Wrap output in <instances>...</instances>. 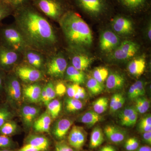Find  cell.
I'll use <instances>...</instances> for the list:
<instances>
[{
	"label": "cell",
	"instance_id": "ba28073f",
	"mask_svg": "<svg viewBox=\"0 0 151 151\" xmlns=\"http://www.w3.org/2000/svg\"><path fill=\"white\" fill-rule=\"evenodd\" d=\"M78 8L92 17H100L109 9L108 0H73Z\"/></svg>",
	"mask_w": 151,
	"mask_h": 151
},
{
	"label": "cell",
	"instance_id": "44dd1931",
	"mask_svg": "<svg viewBox=\"0 0 151 151\" xmlns=\"http://www.w3.org/2000/svg\"><path fill=\"white\" fill-rule=\"evenodd\" d=\"M121 6L127 10L141 12L147 7L148 0H117Z\"/></svg>",
	"mask_w": 151,
	"mask_h": 151
},
{
	"label": "cell",
	"instance_id": "5b68a950",
	"mask_svg": "<svg viewBox=\"0 0 151 151\" xmlns=\"http://www.w3.org/2000/svg\"><path fill=\"white\" fill-rule=\"evenodd\" d=\"M68 67L67 60L61 52H56L47 56L44 73L53 78H62Z\"/></svg>",
	"mask_w": 151,
	"mask_h": 151
},
{
	"label": "cell",
	"instance_id": "9f6ffc18",
	"mask_svg": "<svg viewBox=\"0 0 151 151\" xmlns=\"http://www.w3.org/2000/svg\"><path fill=\"white\" fill-rule=\"evenodd\" d=\"M138 128L140 132L143 133L151 131V126L139 124Z\"/></svg>",
	"mask_w": 151,
	"mask_h": 151
},
{
	"label": "cell",
	"instance_id": "f546056e",
	"mask_svg": "<svg viewBox=\"0 0 151 151\" xmlns=\"http://www.w3.org/2000/svg\"><path fill=\"white\" fill-rule=\"evenodd\" d=\"M17 124L12 120H9L0 127V134L10 137L17 131Z\"/></svg>",
	"mask_w": 151,
	"mask_h": 151
},
{
	"label": "cell",
	"instance_id": "3957f363",
	"mask_svg": "<svg viewBox=\"0 0 151 151\" xmlns=\"http://www.w3.org/2000/svg\"><path fill=\"white\" fill-rule=\"evenodd\" d=\"M0 45L22 54L29 48L14 23L0 26Z\"/></svg>",
	"mask_w": 151,
	"mask_h": 151
},
{
	"label": "cell",
	"instance_id": "52a82bcc",
	"mask_svg": "<svg viewBox=\"0 0 151 151\" xmlns=\"http://www.w3.org/2000/svg\"><path fill=\"white\" fill-rule=\"evenodd\" d=\"M12 72L14 73L20 81L25 84L39 82L44 77L43 72L22 61L17 65Z\"/></svg>",
	"mask_w": 151,
	"mask_h": 151
},
{
	"label": "cell",
	"instance_id": "2e32d148",
	"mask_svg": "<svg viewBox=\"0 0 151 151\" xmlns=\"http://www.w3.org/2000/svg\"><path fill=\"white\" fill-rule=\"evenodd\" d=\"M112 27L117 33L121 35H127L132 33L133 26L132 21L125 17H116L112 23Z\"/></svg>",
	"mask_w": 151,
	"mask_h": 151
},
{
	"label": "cell",
	"instance_id": "db71d44e",
	"mask_svg": "<svg viewBox=\"0 0 151 151\" xmlns=\"http://www.w3.org/2000/svg\"><path fill=\"white\" fill-rule=\"evenodd\" d=\"M139 124L151 126V115H147L141 119Z\"/></svg>",
	"mask_w": 151,
	"mask_h": 151
},
{
	"label": "cell",
	"instance_id": "7a4b0ae2",
	"mask_svg": "<svg viewBox=\"0 0 151 151\" xmlns=\"http://www.w3.org/2000/svg\"><path fill=\"white\" fill-rule=\"evenodd\" d=\"M58 23L70 50H77L92 44V31L84 19L74 11H68Z\"/></svg>",
	"mask_w": 151,
	"mask_h": 151
},
{
	"label": "cell",
	"instance_id": "277c9868",
	"mask_svg": "<svg viewBox=\"0 0 151 151\" xmlns=\"http://www.w3.org/2000/svg\"><path fill=\"white\" fill-rule=\"evenodd\" d=\"M32 4L49 19L58 22L70 10L64 0H32Z\"/></svg>",
	"mask_w": 151,
	"mask_h": 151
},
{
	"label": "cell",
	"instance_id": "74e56055",
	"mask_svg": "<svg viewBox=\"0 0 151 151\" xmlns=\"http://www.w3.org/2000/svg\"><path fill=\"white\" fill-rule=\"evenodd\" d=\"M14 146V142L10 137L0 134V149H12Z\"/></svg>",
	"mask_w": 151,
	"mask_h": 151
},
{
	"label": "cell",
	"instance_id": "ac0fdd59",
	"mask_svg": "<svg viewBox=\"0 0 151 151\" xmlns=\"http://www.w3.org/2000/svg\"><path fill=\"white\" fill-rule=\"evenodd\" d=\"M52 118L48 111L42 113L36 119L32 127L36 132L39 133H48L50 129Z\"/></svg>",
	"mask_w": 151,
	"mask_h": 151
},
{
	"label": "cell",
	"instance_id": "8fae6325",
	"mask_svg": "<svg viewBox=\"0 0 151 151\" xmlns=\"http://www.w3.org/2000/svg\"><path fill=\"white\" fill-rule=\"evenodd\" d=\"M139 46L131 41H124L113 50V59L118 60H127L132 58L137 52Z\"/></svg>",
	"mask_w": 151,
	"mask_h": 151
},
{
	"label": "cell",
	"instance_id": "8992f818",
	"mask_svg": "<svg viewBox=\"0 0 151 151\" xmlns=\"http://www.w3.org/2000/svg\"><path fill=\"white\" fill-rule=\"evenodd\" d=\"M4 91L6 102L10 106H18L20 105L22 96V86L20 81L13 72L6 74Z\"/></svg>",
	"mask_w": 151,
	"mask_h": 151
},
{
	"label": "cell",
	"instance_id": "f907efd6",
	"mask_svg": "<svg viewBox=\"0 0 151 151\" xmlns=\"http://www.w3.org/2000/svg\"><path fill=\"white\" fill-rule=\"evenodd\" d=\"M123 96V95L121 93H116V94H113L112 97H111V102H110V109H111L114 105H116L117 101Z\"/></svg>",
	"mask_w": 151,
	"mask_h": 151
},
{
	"label": "cell",
	"instance_id": "6f0895ef",
	"mask_svg": "<svg viewBox=\"0 0 151 151\" xmlns=\"http://www.w3.org/2000/svg\"><path fill=\"white\" fill-rule=\"evenodd\" d=\"M100 151H116V149L113 146L107 145L103 147Z\"/></svg>",
	"mask_w": 151,
	"mask_h": 151
},
{
	"label": "cell",
	"instance_id": "c3c4849f",
	"mask_svg": "<svg viewBox=\"0 0 151 151\" xmlns=\"http://www.w3.org/2000/svg\"><path fill=\"white\" fill-rule=\"evenodd\" d=\"M86 92L85 89L81 86H79L78 87V90L76 94L74 95L73 98L80 100V99H84L86 96Z\"/></svg>",
	"mask_w": 151,
	"mask_h": 151
},
{
	"label": "cell",
	"instance_id": "be15d7a7",
	"mask_svg": "<svg viewBox=\"0 0 151 151\" xmlns=\"http://www.w3.org/2000/svg\"><path fill=\"white\" fill-rule=\"evenodd\" d=\"M41 151H45V150Z\"/></svg>",
	"mask_w": 151,
	"mask_h": 151
},
{
	"label": "cell",
	"instance_id": "d4e9b609",
	"mask_svg": "<svg viewBox=\"0 0 151 151\" xmlns=\"http://www.w3.org/2000/svg\"><path fill=\"white\" fill-rule=\"evenodd\" d=\"M145 67V60L142 58H140L132 60L128 65V69L132 75L139 76L144 73Z\"/></svg>",
	"mask_w": 151,
	"mask_h": 151
},
{
	"label": "cell",
	"instance_id": "1f68e13d",
	"mask_svg": "<svg viewBox=\"0 0 151 151\" xmlns=\"http://www.w3.org/2000/svg\"><path fill=\"white\" fill-rule=\"evenodd\" d=\"M135 109L138 113L144 114L150 108V102L148 99L141 97L135 99Z\"/></svg>",
	"mask_w": 151,
	"mask_h": 151
},
{
	"label": "cell",
	"instance_id": "7c38bea8",
	"mask_svg": "<svg viewBox=\"0 0 151 151\" xmlns=\"http://www.w3.org/2000/svg\"><path fill=\"white\" fill-rule=\"evenodd\" d=\"M120 43L118 36L111 31H105L100 36V45L102 51L107 52L113 51Z\"/></svg>",
	"mask_w": 151,
	"mask_h": 151
},
{
	"label": "cell",
	"instance_id": "f35d334b",
	"mask_svg": "<svg viewBox=\"0 0 151 151\" xmlns=\"http://www.w3.org/2000/svg\"><path fill=\"white\" fill-rule=\"evenodd\" d=\"M137 112L134 107H128L124 108L123 111L119 113V118L120 120L121 124H122L130 116Z\"/></svg>",
	"mask_w": 151,
	"mask_h": 151
},
{
	"label": "cell",
	"instance_id": "ab89813d",
	"mask_svg": "<svg viewBox=\"0 0 151 151\" xmlns=\"http://www.w3.org/2000/svg\"><path fill=\"white\" fill-rule=\"evenodd\" d=\"M32 0H6V2L9 5L14 11L23 6L32 3Z\"/></svg>",
	"mask_w": 151,
	"mask_h": 151
},
{
	"label": "cell",
	"instance_id": "4316f807",
	"mask_svg": "<svg viewBox=\"0 0 151 151\" xmlns=\"http://www.w3.org/2000/svg\"><path fill=\"white\" fill-rule=\"evenodd\" d=\"M13 116L10 105L7 102L0 103V127L6 122L12 120Z\"/></svg>",
	"mask_w": 151,
	"mask_h": 151
},
{
	"label": "cell",
	"instance_id": "f1b7e54d",
	"mask_svg": "<svg viewBox=\"0 0 151 151\" xmlns=\"http://www.w3.org/2000/svg\"><path fill=\"white\" fill-rule=\"evenodd\" d=\"M101 118L100 114L94 111H89L84 113L80 118V121L88 126H93L100 122Z\"/></svg>",
	"mask_w": 151,
	"mask_h": 151
},
{
	"label": "cell",
	"instance_id": "9a60e30c",
	"mask_svg": "<svg viewBox=\"0 0 151 151\" xmlns=\"http://www.w3.org/2000/svg\"><path fill=\"white\" fill-rule=\"evenodd\" d=\"M42 87L39 82L26 84L23 88V94L25 98L30 103H38L41 101Z\"/></svg>",
	"mask_w": 151,
	"mask_h": 151
},
{
	"label": "cell",
	"instance_id": "7402d4cb",
	"mask_svg": "<svg viewBox=\"0 0 151 151\" xmlns=\"http://www.w3.org/2000/svg\"><path fill=\"white\" fill-rule=\"evenodd\" d=\"M125 78L122 74L113 72L108 75L106 79V87L109 90H116L123 88Z\"/></svg>",
	"mask_w": 151,
	"mask_h": 151
},
{
	"label": "cell",
	"instance_id": "ffe728a7",
	"mask_svg": "<svg viewBox=\"0 0 151 151\" xmlns=\"http://www.w3.org/2000/svg\"><path fill=\"white\" fill-rule=\"evenodd\" d=\"M104 133L108 139L115 144L122 142L125 138L124 131L113 125L106 126L104 129Z\"/></svg>",
	"mask_w": 151,
	"mask_h": 151
},
{
	"label": "cell",
	"instance_id": "cb8c5ba5",
	"mask_svg": "<svg viewBox=\"0 0 151 151\" xmlns=\"http://www.w3.org/2000/svg\"><path fill=\"white\" fill-rule=\"evenodd\" d=\"M25 145L40 148L46 150L50 145L48 139L43 136L38 135H30L25 139Z\"/></svg>",
	"mask_w": 151,
	"mask_h": 151
},
{
	"label": "cell",
	"instance_id": "6da1fadb",
	"mask_svg": "<svg viewBox=\"0 0 151 151\" xmlns=\"http://www.w3.org/2000/svg\"><path fill=\"white\" fill-rule=\"evenodd\" d=\"M12 16L29 48L46 55L56 52L58 40L54 27L32 3L15 10Z\"/></svg>",
	"mask_w": 151,
	"mask_h": 151
},
{
	"label": "cell",
	"instance_id": "836d02e7",
	"mask_svg": "<svg viewBox=\"0 0 151 151\" xmlns=\"http://www.w3.org/2000/svg\"><path fill=\"white\" fill-rule=\"evenodd\" d=\"M83 106V103L79 100L69 98L65 100V109L68 112L72 113L79 111L82 109Z\"/></svg>",
	"mask_w": 151,
	"mask_h": 151
},
{
	"label": "cell",
	"instance_id": "e0dca14e",
	"mask_svg": "<svg viewBox=\"0 0 151 151\" xmlns=\"http://www.w3.org/2000/svg\"><path fill=\"white\" fill-rule=\"evenodd\" d=\"M73 53L70 55L71 65L76 69L84 71L90 66L92 62V58L85 55L78 53L76 50H70Z\"/></svg>",
	"mask_w": 151,
	"mask_h": 151
},
{
	"label": "cell",
	"instance_id": "5bb4252c",
	"mask_svg": "<svg viewBox=\"0 0 151 151\" xmlns=\"http://www.w3.org/2000/svg\"><path fill=\"white\" fill-rule=\"evenodd\" d=\"M21 116L25 127L29 129L40 113L39 108L29 105H23L21 109Z\"/></svg>",
	"mask_w": 151,
	"mask_h": 151
},
{
	"label": "cell",
	"instance_id": "f5cc1de1",
	"mask_svg": "<svg viewBox=\"0 0 151 151\" xmlns=\"http://www.w3.org/2000/svg\"><path fill=\"white\" fill-rule=\"evenodd\" d=\"M41 101H42L44 104L46 105H48V103L50 102L49 100L48 97H47L44 86L42 87V90L41 94Z\"/></svg>",
	"mask_w": 151,
	"mask_h": 151
},
{
	"label": "cell",
	"instance_id": "7bdbcfd3",
	"mask_svg": "<svg viewBox=\"0 0 151 151\" xmlns=\"http://www.w3.org/2000/svg\"><path fill=\"white\" fill-rule=\"evenodd\" d=\"M138 117V113L137 112H136L121 124L122 126H125V127H132L136 124L137 120Z\"/></svg>",
	"mask_w": 151,
	"mask_h": 151
},
{
	"label": "cell",
	"instance_id": "11a10c76",
	"mask_svg": "<svg viewBox=\"0 0 151 151\" xmlns=\"http://www.w3.org/2000/svg\"><path fill=\"white\" fill-rule=\"evenodd\" d=\"M143 140L147 144L151 145V131L145 132L143 134Z\"/></svg>",
	"mask_w": 151,
	"mask_h": 151
},
{
	"label": "cell",
	"instance_id": "680465c9",
	"mask_svg": "<svg viewBox=\"0 0 151 151\" xmlns=\"http://www.w3.org/2000/svg\"><path fill=\"white\" fill-rule=\"evenodd\" d=\"M136 151H151V148L149 146H142L137 149Z\"/></svg>",
	"mask_w": 151,
	"mask_h": 151
},
{
	"label": "cell",
	"instance_id": "681fc988",
	"mask_svg": "<svg viewBox=\"0 0 151 151\" xmlns=\"http://www.w3.org/2000/svg\"><path fill=\"white\" fill-rule=\"evenodd\" d=\"M55 151H74L73 149L67 145L63 143L57 144Z\"/></svg>",
	"mask_w": 151,
	"mask_h": 151
},
{
	"label": "cell",
	"instance_id": "60d3db41",
	"mask_svg": "<svg viewBox=\"0 0 151 151\" xmlns=\"http://www.w3.org/2000/svg\"><path fill=\"white\" fill-rule=\"evenodd\" d=\"M44 87L50 101L54 100L56 95L54 83L52 81H49L45 85Z\"/></svg>",
	"mask_w": 151,
	"mask_h": 151
},
{
	"label": "cell",
	"instance_id": "ee69618b",
	"mask_svg": "<svg viewBox=\"0 0 151 151\" xmlns=\"http://www.w3.org/2000/svg\"><path fill=\"white\" fill-rule=\"evenodd\" d=\"M55 89L56 95L62 97L66 93L67 88L63 83L59 82L55 86Z\"/></svg>",
	"mask_w": 151,
	"mask_h": 151
},
{
	"label": "cell",
	"instance_id": "bcb514c9",
	"mask_svg": "<svg viewBox=\"0 0 151 151\" xmlns=\"http://www.w3.org/2000/svg\"><path fill=\"white\" fill-rule=\"evenodd\" d=\"M125 102V98L124 96H122L120 99H119V100L117 101L116 103V105H114V106L110 109L111 112L112 113H114V112H116V111H118L119 109H121V108L123 107V105H124V103Z\"/></svg>",
	"mask_w": 151,
	"mask_h": 151
},
{
	"label": "cell",
	"instance_id": "8d00e7d4",
	"mask_svg": "<svg viewBox=\"0 0 151 151\" xmlns=\"http://www.w3.org/2000/svg\"><path fill=\"white\" fill-rule=\"evenodd\" d=\"M14 10L6 3H0V22L10 15H12Z\"/></svg>",
	"mask_w": 151,
	"mask_h": 151
},
{
	"label": "cell",
	"instance_id": "d590c367",
	"mask_svg": "<svg viewBox=\"0 0 151 151\" xmlns=\"http://www.w3.org/2000/svg\"><path fill=\"white\" fill-rule=\"evenodd\" d=\"M108 75L109 72L108 69L104 67L96 68L93 72V78L102 84L106 80Z\"/></svg>",
	"mask_w": 151,
	"mask_h": 151
},
{
	"label": "cell",
	"instance_id": "94428289",
	"mask_svg": "<svg viewBox=\"0 0 151 151\" xmlns=\"http://www.w3.org/2000/svg\"><path fill=\"white\" fill-rule=\"evenodd\" d=\"M0 151H14L12 149H0Z\"/></svg>",
	"mask_w": 151,
	"mask_h": 151
},
{
	"label": "cell",
	"instance_id": "603a6c76",
	"mask_svg": "<svg viewBox=\"0 0 151 151\" xmlns=\"http://www.w3.org/2000/svg\"><path fill=\"white\" fill-rule=\"evenodd\" d=\"M65 77L68 81L74 84L79 85L84 84L85 80V76L83 71L78 70L73 65L68 66L65 70Z\"/></svg>",
	"mask_w": 151,
	"mask_h": 151
},
{
	"label": "cell",
	"instance_id": "6125c7cd",
	"mask_svg": "<svg viewBox=\"0 0 151 151\" xmlns=\"http://www.w3.org/2000/svg\"><path fill=\"white\" fill-rule=\"evenodd\" d=\"M6 0H0V3H6Z\"/></svg>",
	"mask_w": 151,
	"mask_h": 151
},
{
	"label": "cell",
	"instance_id": "d6986e66",
	"mask_svg": "<svg viewBox=\"0 0 151 151\" xmlns=\"http://www.w3.org/2000/svg\"><path fill=\"white\" fill-rule=\"evenodd\" d=\"M72 125V121L70 119H60L55 124L52 129V134L56 139H62L67 134Z\"/></svg>",
	"mask_w": 151,
	"mask_h": 151
},
{
	"label": "cell",
	"instance_id": "7dc6e473",
	"mask_svg": "<svg viewBox=\"0 0 151 151\" xmlns=\"http://www.w3.org/2000/svg\"><path fill=\"white\" fill-rule=\"evenodd\" d=\"M6 74V73L4 71L0 69V95L4 94V85Z\"/></svg>",
	"mask_w": 151,
	"mask_h": 151
},
{
	"label": "cell",
	"instance_id": "e575fe53",
	"mask_svg": "<svg viewBox=\"0 0 151 151\" xmlns=\"http://www.w3.org/2000/svg\"><path fill=\"white\" fill-rule=\"evenodd\" d=\"M108 99L106 97L98 98L93 104V109L94 112L98 114L104 113L108 108Z\"/></svg>",
	"mask_w": 151,
	"mask_h": 151
},
{
	"label": "cell",
	"instance_id": "b9f144b4",
	"mask_svg": "<svg viewBox=\"0 0 151 151\" xmlns=\"http://www.w3.org/2000/svg\"><path fill=\"white\" fill-rule=\"evenodd\" d=\"M139 146V142L137 139L136 138L132 137L129 138L126 141L124 147L127 150L133 151L136 150L138 148Z\"/></svg>",
	"mask_w": 151,
	"mask_h": 151
},
{
	"label": "cell",
	"instance_id": "30bf717a",
	"mask_svg": "<svg viewBox=\"0 0 151 151\" xmlns=\"http://www.w3.org/2000/svg\"><path fill=\"white\" fill-rule=\"evenodd\" d=\"M22 55V62L44 73L47 55L31 48L26 50Z\"/></svg>",
	"mask_w": 151,
	"mask_h": 151
},
{
	"label": "cell",
	"instance_id": "816d5d0a",
	"mask_svg": "<svg viewBox=\"0 0 151 151\" xmlns=\"http://www.w3.org/2000/svg\"><path fill=\"white\" fill-rule=\"evenodd\" d=\"M44 150L40 148L36 147L29 145H24L22 147L17 151H41Z\"/></svg>",
	"mask_w": 151,
	"mask_h": 151
},
{
	"label": "cell",
	"instance_id": "83f0119b",
	"mask_svg": "<svg viewBox=\"0 0 151 151\" xmlns=\"http://www.w3.org/2000/svg\"><path fill=\"white\" fill-rule=\"evenodd\" d=\"M104 135L102 130L99 127H96L91 133L90 147L95 148L100 146L104 141Z\"/></svg>",
	"mask_w": 151,
	"mask_h": 151
},
{
	"label": "cell",
	"instance_id": "484cf974",
	"mask_svg": "<svg viewBox=\"0 0 151 151\" xmlns=\"http://www.w3.org/2000/svg\"><path fill=\"white\" fill-rule=\"evenodd\" d=\"M145 93V89L144 82L138 81L130 86L128 91V97L131 100H135L138 97H142Z\"/></svg>",
	"mask_w": 151,
	"mask_h": 151
},
{
	"label": "cell",
	"instance_id": "4dcf8cb0",
	"mask_svg": "<svg viewBox=\"0 0 151 151\" xmlns=\"http://www.w3.org/2000/svg\"><path fill=\"white\" fill-rule=\"evenodd\" d=\"M47 106V111L51 118L53 119H56L61 110L62 104L60 101L57 99H54L50 101Z\"/></svg>",
	"mask_w": 151,
	"mask_h": 151
},
{
	"label": "cell",
	"instance_id": "d6a6232c",
	"mask_svg": "<svg viewBox=\"0 0 151 151\" xmlns=\"http://www.w3.org/2000/svg\"><path fill=\"white\" fill-rule=\"evenodd\" d=\"M86 86L90 92L94 95L100 94L104 90L103 84L98 82L93 77L88 79Z\"/></svg>",
	"mask_w": 151,
	"mask_h": 151
},
{
	"label": "cell",
	"instance_id": "91938a15",
	"mask_svg": "<svg viewBox=\"0 0 151 151\" xmlns=\"http://www.w3.org/2000/svg\"><path fill=\"white\" fill-rule=\"evenodd\" d=\"M151 27L150 26V28L148 29V36L149 39L151 40Z\"/></svg>",
	"mask_w": 151,
	"mask_h": 151
},
{
	"label": "cell",
	"instance_id": "f6af8a7d",
	"mask_svg": "<svg viewBox=\"0 0 151 151\" xmlns=\"http://www.w3.org/2000/svg\"><path fill=\"white\" fill-rule=\"evenodd\" d=\"M79 86L78 84H74L68 86L66 92L68 97L70 98H73L74 97V95L77 92Z\"/></svg>",
	"mask_w": 151,
	"mask_h": 151
},
{
	"label": "cell",
	"instance_id": "4fadbf2b",
	"mask_svg": "<svg viewBox=\"0 0 151 151\" xmlns=\"http://www.w3.org/2000/svg\"><path fill=\"white\" fill-rule=\"evenodd\" d=\"M86 141L85 131L82 127L74 126L68 137L69 145L74 148L79 150L84 145Z\"/></svg>",
	"mask_w": 151,
	"mask_h": 151
},
{
	"label": "cell",
	"instance_id": "9c48e42d",
	"mask_svg": "<svg viewBox=\"0 0 151 151\" xmlns=\"http://www.w3.org/2000/svg\"><path fill=\"white\" fill-rule=\"evenodd\" d=\"M22 61V53L0 45V69L6 73L12 72Z\"/></svg>",
	"mask_w": 151,
	"mask_h": 151
}]
</instances>
